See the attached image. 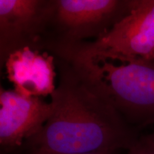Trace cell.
<instances>
[{
    "mask_svg": "<svg viewBox=\"0 0 154 154\" xmlns=\"http://www.w3.org/2000/svg\"><path fill=\"white\" fill-rule=\"evenodd\" d=\"M55 62L59 81L51 95L52 114L43 128L25 142L22 151L60 154L127 151L140 131L92 91L66 61L55 57Z\"/></svg>",
    "mask_w": 154,
    "mask_h": 154,
    "instance_id": "1",
    "label": "cell"
},
{
    "mask_svg": "<svg viewBox=\"0 0 154 154\" xmlns=\"http://www.w3.org/2000/svg\"><path fill=\"white\" fill-rule=\"evenodd\" d=\"M62 60L131 126L140 131L154 124V59L120 65L101 58L69 57Z\"/></svg>",
    "mask_w": 154,
    "mask_h": 154,
    "instance_id": "2",
    "label": "cell"
},
{
    "mask_svg": "<svg viewBox=\"0 0 154 154\" xmlns=\"http://www.w3.org/2000/svg\"><path fill=\"white\" fill-rule=\"evenodd\" d=\"M136 3L137 0H52L42 51L103 37Z\"/></svg>",
    "mask_w": 154,
    "mask_h": 154,
    "instance_id": "3",
    "label": "cell"
},
{
    "mask_svg": "<svg viewBox=\"0 0 154 154\" xmlns=\"http://www.w3.org/2000/svg\"><path fill=\"white\" fill-rule=\"evenodd\" d=\"M49 53L58 58H101L120 62L154 59V0H137L130 14L103 37L53 48Z\"/></svg>",
    "mask_w": 154,
    "mask_h": 154,
    "instance_id": "4",
    "label": "cell"
},
{
    "mask_svg": "<svg viewBox=\"0 0 154 154\" xmlns=\"http://www.w3.org/2000/svg\"><path fill=\"white\" fill-rule=\"evenodd\" d=\"M52 0H0V63L24 47L41 49Z\"/></svg>",
    "mask_w": 154,
    "mask_h": 154,
    "instance_id": "5",
    "label": "cell"
},
{
    "mask_svg": "<svg viewBox=\"0 0 154 154\" xmlns=\"http://www.w3.org/2000/svg\"><path fill=\"white\" fill-rule=\"evenodd\" d=\"M52 104L39 97L0 89V147L2 154L22 151L25 142L43 128L52 114Z\"/></svg>",
    "mask_w": 154,
    "mask_h": 154,
    "instance_id": "6",
    "label": "cell"
},
{
    "mask_svg": "<svg viewBox=\"0 0 154 154\" xmlns=\"http://www.w3.org/2000/svg\"><path fill=\"white\" fill-rule=\"evenodd\" d=\"M4 66L14 91L28 97L51 96L56 89L54 56L24 47L11 53Z\"/></svg>",
    "mask_w": 154,
    "mask_h": 154,
    "instance_id": "7",
    "label": "cell"
},
{
    "mask_svg": "<svg viewBox=\"0 0 154 154\" xmlns=\"http://www.w3.org/2000/svg\"><path fill=\"white\" fill-rule=\"evenodd\" d=\"M125 154H154V132L140 134Z\"/></svg>",
    "mask_w": 154,
    "mask_h": 154,
    "instance_id": "8",
    "label": "cell"
},
{
    "mask_svg": "<svg viewBox=\"0 0 154 154\" xmlns=\"http://www.w3.org/2000/svg\"><path fill=\"white\" fill-rule=\"evenodd\" d=\"M26 154H60V153H46V152L42 151H32L29 152ZM92 154H117L116 153H92Z\"/></svg>",
    "mask_w": 154,
    "mask_h": 154,
    "instance_id": "9",
    "label": "cell"
}]
</instances>
